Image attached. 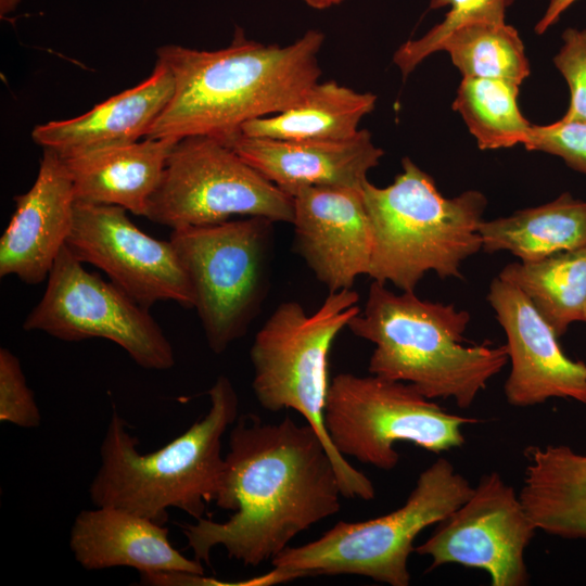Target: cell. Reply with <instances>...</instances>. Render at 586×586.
Wrapping results in <instances>:
<instances>
[{
    "label": "cell",
    "mask_w": 586,
    "mask_h": 586,
    "mask_svg": "<svg viewBox=\"0 0 586 586\" xmlns=\"http://www.w3.org/2000/svg\"><path fill=\"white\" fill-rule=\"evenodd\" d=\"M226 470L215 504L233 513L182 525L187 547L209 564L222 546L230 559L258 566L300 533L340 511L334 464L316 432L290 417L278 423L239 416L229 435Z\"/></svg>",
    "instance_id": "obj_1"
},
{
    "label": "cell",
    "mask_w": 586,
    "mask_h": 586,
    "mask_svg": "<svg viewBox=\"0 0 586 586\" xmlns=\"http://www.w3.org/2000/svg\"><path fill=\"white\" fill-rule=\"evenodd\" d=\"M323 41L321 31L309 29L288 46L264 44L238 28L228 47L213 51L157 48V61L170 71L175 89L145 138L225 140L250 120L290 109L319 80Z\"/></svg>",
    "instance_id": "obj_2"
},
{
    "label": "cell",
    "mask_w": 586,
    "mask_h": 586,
    "mask_svg": "<svg viewBox=\"0 0 586 586\" xmlns=\"http://www.w3.org/2000/svg\"><path fill=\"white\" fill-rule=\"evenodd\" d=\"M208 396L211 407L201 420L164 447L143 455L126 421L114 412L89 486L93 505L122 508L160 524L168 520L169 508L195 520L204 518L224 483L222 436L239 417V397L227 377L217 378Z\"/></svg>",
    "instance_id": "obj_3"
},
{
    "label": "cell",
    "mask_w": 586,
    "mask_h": 586,
    "mask_svg": "<svg viewBox=\"0 0 586 586\" xmlns=\"http://www.w3.org/2000/svg\"><path fill=\"white\" fill-rule=\"evenodd\" d=\"M470 319L454 304L397 294L373 281L347 328L374 344L370 374L409 383L433 400L453 398L467 409L509 360L506 344H462Z\"/></svg>",
    "instance_id": "obj_4"
},
{
    "label": "cell",
    "mask_w": 586,
    "mask_h": 586,
    "mask_svg": "<svg viewBox=\"0 0 586 586\" xmlns=\"http://www.w3.org/2000/svg\"><path fill=\"white\" fill-rule=\"evenodd\" d=\"M383 188L364 183L372 232L368 276L415 292L425 273L461 279L463 262L482 250L480 225L485 195L468 190L454 198L440 193L434 179L410 158Z\"/></svg>",
    "instance_id": "obj_5"
},
{
    "label": "cell",
    "mask_w": 586,
    "mask_h": 586,
    "mask_svg": "<svg viewBox=\"0 0 586 586\" xmlns=\"http://www.w3.org/2000/svg\"><path fill=\"white\" fill-rule=\"evenodd\" d=\"M358 301L352 289L329 292L311 315L295 301L281 303L256 333L250 358L259 405L272 412L293 409L304 417L332 459L342 496L371 500L375 496L372 482L335 450L323 423L330 348L360 311Z\"/></svg>",
    "instance_id": "obj_6"
},
{
    "label": "cell",
    "mask_w": 586,
    "mask_h": 586,
    "mask_svg": "<svg viewBox=\"0 0 586 586\" xmlns=\"http://www.w3.org/2000/svg\"><path fill=\"white\" fill-rule=\"evenodd\" d=\"M472 492L469 480L449 460L438 458L419 474L396 510L367 521L337 522L313 542L286 547L271 560L269 584L351 574L390 586H408V559L417 536L446 519Z\"/></svg>",
    "instance_id": "obj_7"
},
{
    "label": "cell",
    "mask_w": 586,
    "mask_h": 586,
    "mask_svg": "<svg viewBox=\"0 0 586 586\" xmlns=\"http://www.w3.org/2000/svg\"><path fill=\"white\" fill-rule=\"evenodd\" d=\"M476 422L449 413L409 383L349 372L332 379L323 411L326 432L340 455L384 471L399 461L395 443L438 454L462 446V428Z\"/></svg>",
    "instance_id": "obj_8"
},
{
    "label": "cell",
    "mask_w": 586,
    "mask_h": 586,
    "mask_svg": "<svg viewBox=\"0 0 586 586\" xmlns=\"http://www.w3.org/2000/svg\"><path fill=\"white\" fill-rule=\"evenodd\" d=\"M259 216L173 229L207 344L224 353L241 339L267 294L272 225Z\"/></svg>",
    "instance_id": "obj_9"
},
{
    "label": "cell",
    "mask_w": 586,
    "mask_h": 586,
    "mask_svg": "<svg viewBox=\"0 0 586 586\" xmlns=\"http://www.w3.org/2000/svg\"><path fill=\"white\" fill-rule=\"evenodd\" d=\"M235 215L292 224L293 198L221 139L192 136L178 140L144 217L173 230L215 225Z\"/></svg>",
    "instance_id": "obj_10"
},
{
    "label": "cell",
    "mask_w": 586,
    "mask_h": 586,
    "mask_svg": "<svg viewBox=\"0 0 586 586\" xmlns=\"http://www.w3.org/2000/svg\"><path fill=\"white\" fill-rule=\"evenodd\" d=\"M65 245L48 276L39 303L23 329L67 342L105 339L120 346L142 368L167 370L174 349L161 327L113 282L89 272Z\"/></svg>",
    "instance_id": "obj_11"
},
{
    "label": "cell",
    "mask_w": 586,
    "mask_h": 586,
    "mask_svg": "<svg viewBox=\"0 0 586 586\" xmlns=\"http://www.w3.org/2000/svg\"><path fill=\"white\" fill-rule=\"evenodd\" d=\"M536 531L520 495L492 471L415 552L431 558L430 570L459 564L485 571L493 586H525L524 553Z\"/></svg>",
    "instance_id": "obj_12"
},
{
    "label": "cell",
    "mask_w": 586,
    "mask_h": 586,
    "mask_svg": "<svg viewBox=\"0 0 586 586\" xmlns=\"http://www.w3.org/2000/svg\"><path fill=\"white\" fill-rule=\"evenodd\" d=\"M65 246L146 309L160 301L194 308L190 281L171 242L148 235L120 206L75 202Z\"/></svg>",
    "instance_id": "obj_13"
},
{
    "label": "cell",
    "mask_w": 586,
    "mask_h": 586,
    "mask_svg": "<svg viewBox=\"0 0 586 586\" xmlns=\"http://www.w3.org/2000/svg\"><path fill=\"white\" fill-rule=\"evenodd\" d=\"M487 301L507 337L511 369L505 383L507 402L515 407L570 398L586 404V365L562 352L558 336L525 294L495 278Z\"/></svg>",
    "instance_id": "obj_14"
},
{
    "label": "cell",
    "mask_w": 586,
    "mask_h": 586,
    "mask_svg": "<svg viewBox=\"0 0 586 586\" xmlns=\"http://www.w3.org/2000/svg\"><path fill=\"white\" fill-rule=\"evenodd\" d=\"M292 198L295 251L328 291L368 276L372 232L362 189L311 186Z\"/></svg>",
    "instance_id": "obj_15"
},
{
    "label": "cell",
    "mask_w": 586,
    "mask_h": 586,
    "mask_svg": "<svg viewBox=\"0 0 586 586\" xmlns=\"http://www.w3.org/2000/svg\"><path fill=\"white\" fill-rule=\"evenodd\" d=\"M14 201L0 239V277L37 284L48 278L73 225L76 200L63 157L43 149L34 184Z\"/></svg>",
    "instance_id": "obj_16"
},
{
    "label": "cell",
    "mask_w": 586,
    "mask_h": 586,
    "mask_svg": "<svg viewBox=\"0 0 586 586\" xmlns=\"http://www.w3.org/2000/svg\"><path fill=\"white\" fill-rule=\"evenodd\" d=\"M222 141L291 196L311 186L362 189L384 154L366 129L345 140L293 141L237 133Z\"/></svg>",
    "instance_id": "obj_17"
},
{
    "label": "cell",
    "mask_w": 586,
    "mask_h": 586,
    "mask_svg": "<svg viewBox=\"0 0 586 586\" xmlns=\"http://www.w3.org/2000/svg\"><path fill=\"white\" fill-rule=\"evenodd\" d=\"M69 548L86 570L129 566L140 574H204L201 561L184 557L171 545L164 524L117 507L80 511L71 528Z\"/></svg>",
    "instance_id": "obj_18"
},
{
    "label": "cell",
    "mask_w": 586,
    "mask_h": 586,
    "mask_svg": "<svg viewBox=\"0 0 586 586\" xmlns=\"http://www.w3.org/2000/svg\"><path fill=\"white\" fill-rule=\"evenodd\" d=\"M174 89L170 71L156 61L151 75L137 86L80 116L38 125L31 138L63 158L137 142L162 114Z\"/></svg>",
    "instance_id": "obj_19"
},
{
    "label": "cell",
    "mask_w": 586,
    "mask_h": 586,
    "mask_svg": "<svg viewBox=\"0 0 586 586\" xmlns=\"http://www.w3.org/2000/svg\"><path fill=\"white\" fill-rule=\"evenodd\" d=\"M174 139H151L63 158L76 202L116 205L145 216Z\"/></svg>",
    "instance_id": "obj_20"
},
{
    "label": "cell",
    "mask_w": 586,
    "mask_h": 586,
    "mask_svg": "<svg viewBox=\"0 0 586 586\" xmlns=\"http://www.w3.org/2000/svg\"><path fill=\"white\" fill-rule=\"evenodd\" d=\"M520 498L536 525L547 534L586 539V454L566 445L525 449Z\"/></svg>",
    "instance_id": "obj_21"
},
{
    "label": "cell",
    "mask_w": 586,
    "mask_h": 586,
    "mask_svg": "<svg viewBox=\"0 0 586 586\" xmlns=\"http://www.w3.org/2000/svg\"><path fill=\"white\" fill-rule=\"evenodd\" d=\"M479 230L483 251L538 262L586 245V202L563 193L547 204L483 220Z\"/></svg>",
    "instance_id": "obj_22"
},
{
    "label": "cell",
    "mask_w": 586,
    "mask_h": 586,
    "mask_svg": "<svg viewBox=\"0 0 586 586\" xmlns=\"http://www.w3.org/2000/svg\"><path fill=\"white\" fill-rule=\"evenodd\" d=\"M377 97L336 81H317L290 109L245 123L239 133L278 140H345L360 130L361 119L373 111Z\"/></svg>",
    "instance_id": "obj_23"
},
{
    "label": "cell",
    "mask_w": 586,
    "mask_h": 586,
    "mask_svg": "<svg viewBox=\"0 0 586 586\" xmlns=\"http://www.w3.org/2000/svg\"><path fill=\"white\" fill-rule=\"evenodd\" d=\"M498 277L520 289L558 337L585 320L586 245L532 263H511Z\"/></svg>",
    "instance_id": "obj_24"
},
{
    "label": "cell",
    "mask_w": 586,
    "mask_h": 586,
    "mask_svg": "<svg viewBox=\"0 0 586 586\" xmlns=\"http://www.w3.org/2000/svg\"><path fill=\"white\" fill-rule=\"evenodd\" d=\"M463 77L507 80L517 85L530 75L523 42L506 23H473L456 28L438 47Z\"/></svg>",
    "instance_id": "obj_25"
},
{
    "label": "cell",
    "mask_w": 586,
    "mask_h": 586,
    "mask_svg": "<svg viewBox=\"0 0 586 586\" xmlns=\"http://www.w3.org/2000/svg\"><path fill=\"white\" fill-rule=\"evenodd\" d=\"M519 85L491 78L463 77L453 107L482 150L523 144L532 125L517 104Z\"/></svg>",
    "instance_id": "obj_26"
},
{
    "label": "cell",
    "mask_w": 586,
    "mask_h": 586,
    "mask_svg": "<svg viewBox=\"0 0 586 586\" xmlns=\"http://www.w3.org/2000/svg\"><path fill=\"white\" fill-rule=\"evenodd\" d=\"M513 0H431L430 8L448 7L444 21L424 36L407 40L395 52L393 61L404 77L424 59L437 52L443 39L458 27L473 23H505V13Z\"/></svg>",
    "instance_id": "obj_27"
},
{
    "label": "cell",
    "mask_w": 586,
    "mask_h": 586,
    "mask_svg": "<svg viewBox=\"0 0 586 586\" xmlns=\"http://www.w3.org/2000/svg\"><path fill=\"white\" fill-rule=\"evenodd\" d=\"M0 421L33 429L41 415L18 358L8 348L0 349Z\"/></svg>",
    "instance_id": "obj_28"
},
{
    "label": "cell",
    "mask_w": 586,
    "mask_h": 586,
    "mask_svg": "<svg viewBox=\"0 0 586 586\" xmlns=\"http://www.w3.org/2000/svg\"><path fill=\"white\" fill-rule=\"evenodd\" d=\"M523 145L530 151L557 155L586 174V122L560 118L549 125H532Z\"/></svg>",
    "instance_id": "obj_29"
},
{
    "label": "cell",
    "mask_w": 586,
    "mask_h": 586,
    "mask_svg": "<svg viewBox=\"0 0 586 586\" xmlns=\"http://www.w3.org/2000/svg\"><path fill=\"white\" fill-rule=\"evenodd\" d=\"M562 38L553 62L569 85L570 105L561 119L586 122V29L569 28Z\"/></svg>",
    "instance_id": "obj_30"
},
{
    "label": "cell",
    "mask_w": 586,
    "mask_h": 586,
    "mask_svg": "<svg viewBox=\"0 0 586 586\" xmlns=\"http://www.w3.org/2000/svg\"><path fill=\"white\" fill-rule=\"evenodd\" d=\"M576 0H550L548 8L546 9L543 17L539 20L535 27L537 34H543L552 24H555L562 12H564Z\"/></svg>",
    "instance_id": "obj_31"
},
{
    "label": "cell",
    "mask_w": 586,
    "mask_h": 586,
    "mask_svg": "<svg viewBox=\"0 0 586 586\" xmlns=\"http://www.w3.org/2000/svg\"><path fill=\"white\" fill-rule=\"evenodd\" d=\"M307 5L317 9L324 10L332 5L340 4L343 0H303Z\"/></svg>",
    "instance_id": "obj_32"
},
{
    "label": "cell",
    "mask_w": 586,
    "mask_h": 586,
    "mask_svg": "<svg viewBox=\"0 0 586 586\" xmlns=\"http://www.w3.org/2000/svg\"><path fill=\"white\" fill-rule=\"evenodd\" d=\"M21 0H0V16H7L14 12Z\"/></svg>",
    "instance_id": "obj_33"
},
{
    "label": "cell",
    "mask_w": 586,
    "mask_h": 586,
    "mask_svg": "<svg viewBox=\"0 0 586 586\" xmlns=\"http://www.w3.org/2000/svg\"><path fill=\"white\" fill-rule=\"evenodd\" d=\"M584 321H586V310H585V320Z\"/></svg>",
    "instance_id": "obj_34"
}]
</instances>
